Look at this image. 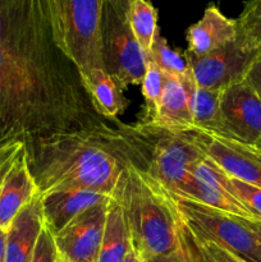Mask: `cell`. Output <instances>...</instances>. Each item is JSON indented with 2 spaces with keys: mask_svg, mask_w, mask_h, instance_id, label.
Masks as SVG:
<instances>
[{
  "mask_svg": "<svg viewBox=\"0 0 261 262\" xmlns=\"http://www.w3.org/2000/svg\"><path fill=\"white\" fill-rule=\"evenodd\" d=\"M5 246H7V230L0 229V262H5Z\"/></svg>",
  "mask_w": 261,
  "mask_h": 262,
  "instance_id": "obj_32",
  "label": "cell"
},
{
  "mask_svg": "<svg viewBox=\"0 0 261 262\" xmlns=\"http://www.w3.org/2000/svg\"><path fill=\"white\" fill-rule=\"evenodd\" d=\"M205 155L215 161L228 176L261 188V150L257 146L210 135L191 128Z\"/></svg>",
  "mask_w": 261,
  "mask_h": 262,
  "instance_id": "obj_11",
  "label": "cell"
},
{
  "mask_svg": "<svg viewBox=\"0 0 261 262\" xmlns=\"http://www.w3.org/2000/svg\"><path fill=\"white\" fill-rule=\"evenodd\" d=\"M228 186L235 197L257 217L261 223V188L253 187L242 181L228 176Z\"/></svg>",
  "mask_w": 261,
  "mask_h": 262,
  "instance_id": "obj_26",
  "label": "cell"
},
{
  "mask_svg": "<svg viewBox=\"0 0 261 262\" xmlns=\"http://www.w3.org/2000/svg\"><path fill=\"white\" fill-rule=\"evenodd\" d=\"M25 142L31 176L40 194L58 189H92L113 194L122 164L92 129L30 138Z\"/></svg>",
  "mask_w": 261,
  "mask_h": 262,
  "instance_id": "obj_2",
  "label": "cell"
},
{
  "mask_svg": "<svg viewBox=\"0 0 261 262\" xmlns=\"http://www.w3.org/2000/svg\"><path fill=\"white\" fill-rule=\"evenodd\" d=\"M37 194L40 192L31 176L23 143L0 187V229H9L18 212Z\"/></svg>",
  "mask_w": 261,
  "mask_h": 262,
  "instance_id": "obj_14",
  "label": "cell"
},
{
  "mask_svg": "<svg viewBox=\"0 0 261 262\" xmlns=\"http://www.w3.org/2000/svg\"><path fill=\"white\" fill-rule=\"evenodd\" d=\"M73 61L56 46L46 0L22 31L0 45V142L104 124Z\"/></svg>",
  "mask_w": 261,
  "mask_h": 262,
  "instance_id": "obj_1",
  "label": "cell"
},
{
  "mask_svg": "<svg viewBox=\"0 0 261 262\" xmlns=\"http://www.w3.org/2000/svg\"><path fill=\"white\" fill-rule=\"evenodd\" d=\"M130 28L146 56L150 55L158 27V9L150 0H130L128 10Z\"/></svg>",
  "mask_w": 261,
  "mask_h": 262,
  "instance_id": "obj_21",
  "label": "cell"
},
{
  "mask_svg": "<svg viewBox=\"0 0 261 262\" xmlns=\"http://www.w3.org/2000/svg\"><path fill=\"white\" fill-rule=\"evenodd\" d=\"M245 79L253 87V90L261 97V55L255 59L252 66L248 69Z\"/></svg>",
  "mask_w": 261,
  "mask_h": 262,
  "instance_id": "obj_30",
  "label": "cell"
},
{
  "mask_svg": "<svg viewBox=\"0 0 261 262\" xmlns=\"http://www.w3.org/2000/svg\"><path fill=\"white\" fill-rule=\"evenodd\" d=\"M257 147H258V148H260V150H261V142H260V143H258V145H257Z\"/></svg>",
  "mask_w": 261,
  "mask_h": 262,
  "instance_id": "obj_37",
  "label": "cell"
},
{
  "mask_svg": "<svg viewBox=\"0 0 261 262\" xmlns=\"http://www.w3.org/2000/svg\"><path fill=\"white\" fill-rule=\"evenodd\" d=\"M235 38V19L225 17L216 5L210 4L205 9L201 19L187 28V51L197 56L206 55Z\"/></svg>",
  "mask_w": 261,
  "mask_h": 262,
  "instance_id": "obj_16",
  "label": "cell"
},
{
  "mask_svg": "<svg viewBox=\"0 0 261 262\" xmlns=\"http://www.w3.org/2000/svg\"><path fill=\"white\" fill-rule=\"evenodd\" d=\"M183 56L197 87L223 91L243 81L258 55L235 38L206 55L197 56L186 50Z\"/></svg>",
  "mask_w": 261,
  "mask_h": 262,
  "instance_id": "obj_8",
  "label": "cell"
},
{
  "mask_svg": "<svg viewBox=\"0 0 261 262\" xmlns=\"http://www.w3.org/2000/svg\"><path fill=\"white\" fill-rule=\"evenodd\" d=\"M129 4L130 0H104L100 23L104 71L123 91L142 82L147 66V56L130 28Z\"/></svg>",
  "mask_w": 261,
  "mask_h": 262,
  "instance_id": "obj_6",
  "label": "cell"
},
{
  "mask_svg": "<svg viewBox=\"0 0 261 262\" xmlns=\"http://www.w3.org/2000/svg\"><path fill=\"white\" fill-rule=\"evenodd\" d=\"M141 84H142V95L145 99V113L141 122L146 123L155 117L165 84V74L155 63L147 61L145 76Z\"/></svg>",
  "mask_w": 261,
  "mask_h": 262,
  "instance_id": "obj_25",
  "label": "cell"
},
{
  "mask_svg": "<svg viewBox=\"0 0 261 262\" xmlns=\"http://www.w3.org/2000/svg\"><path fill=\"white\" fill-rule=\"evenodd\" d=\"M179 239H181V237H179ZM142 262H188V257H187L186 248H184L183 243L181 241L179 248L174 251V252L168 253V255L155 256V257L147 258V260Z\"/></svg>",
  "mask_w": 261,
  "mask_h": 262,
  "instance_id": "obj_31",
  "label": "cell"
},
{
  "mask_svg": "<svg viewBox=\"0 0 261 262\" xmlns=\"http://www.w3.org/2000/svg\"><path fill=\"white\" fill-rule=\"evenodd\" d=\"M107 205L100 204L84 210L66 228L54 235L60 257L73 262H96L100 252Z\"/></svg>",
  "mask_w": 261,
  "mask_h": 262,
  "instance_id": "obj_12",
  "label": "cell"
},
{
  "mask_svg": "<svg viewBox=\"0 0 261 262\" xmlns=\"http://www.w3.org/2000/svg\"><path fill=\"white\" fill-rule=\"evenodd\" d=\"M179 237H181L182 243H183L184 248H186L188 262H206L204 260V257H202L201 252H200L199 246H197L193 235L189 233V230L187 229L186 225L182 223V220H181V229H179Z\"/></svg>",
  "mask_w": 261,
  "mask_h": 262,
  "instance_id": "obj_29",
  "label": "cell"
},
{
  "mask_svg": "<svg viewBox=\"0 0 261 262\" xmlns=\"http://www.w3.org/2000/svg\"><path fill=\"white\" fill-rule=\"evenodd\" d=\"M196 243L199 246L202 257L206 262H245L235 255L230 253L229 251L219 247L212 242H207V241L199 242V241H196Z\"/></svg>",
  "mask_w": 261,
  "mask_h": 262,
  "instance_id": "obj_28",
  "label": "cell"
},
{
  "mask_svg": "<svg viewBox=\"0 0 261 262\" xmlns=\"http://www.w3.org/2000/svg\"><path fill=\"white\" fill-rule=\"evenodd\" d=\"M20 148H22V147H20ZM18 152H19V151H18ZM18 152H17V154H18ZM17 154H15V155L13 156V158L10 159V160L8 161V163L5 164L4 166H3V168H2V170H0V187H2V182H3V179H4L5 174H7V171H8V169H9V166L12 165L13 160H14V158H15V156H17Z\"/></svg>",
  "mask_w": 261,
  "mask_h": 262,
  "instance_id": "obj_34",
  "label": "cell"
},
{
  "mask_svg": "<svg viewBox=\"0 0 261 262\" xmlns=\"http://www.w3.org/2000/svg\"><path fill=\"white\" fill-rule=\"evenodd\" d=\"M189 79L191 72L182 79L165 74V84L156 114L150 122L146 123L169 129L182 130L192 128Z\"/></svg>",
  "mask_w": 261,
  "mask_h": 262,
  "instance_id": "obj_17",
  "label": "cell"
},
{
  "mask_svg": "<svg viewBox=\"0 0 261 262\" xmlns=\"http://www.w3.org/2000/svg\"><path fill=\"white\" fill-rule=\"evenodd\" d=\"M54 42L73 61L79 76L104 69L101 10L104 0H46Z\"/></svg>",
  "mask_w": 261,
  "mask_h": 262,
  "instance_id": "obj_5",
  "label": "cell"
},
{
  "mask_svg": "<svg viewBox=\"0 0 261 262\" xmlns=\"http://www.w3.org/2000/svg\"><path fill=\"white\" fill-rule=\"evenodd\" d=\"M248 227L253 230V233L256 234L258 241V246H260V250H261V223L258 222H247Z\"/></svg>",
  "mask_w": 261,
  "mask_h": 262,
  "instance_id": "obj_33",
  "label": "cell"
},
{
  "mask_svg": "<svg viewBox=\"0 0 261 262\" xmlns=\"http://www.w3.org/2000/svg\"><path fill=\"white\" fill-rule=\"evenodd\" d=\"M132 251L124 212L114 199L107 205L106 220L96 262H123Z\"/></svg>",
  "mask_w": 261,
  "mask_h": 262,
  "instance_id": "obj_20",
  "label": "cell"
},
{
  "mask_svg": "<svg viewBox=\"0 0 261 262\" xmlns=\"http://www.w3.org/2000/svg\"><path fill=\"white\" fill-rule=\"evenodd\" d=\"M237 40L248 50L261 55V0H247L235 19Z\"/></svg>",
  "mask_w": 261,
  "mask_h": 262,
  "instance_id": "obj_23",
  "label": "cell"
},
{
  "mask_svg": "<svg viewBox=\"0 0 261 262\" xmlns=\"http://www.w3.org/2000/svg\"><path fill=\"white\" fill-rule=\"evenodd\" d=\"M44 223L41 194H37L13 219L7 230L5 262H31Z\"/></svg>",
  "mask_w": 261,
  "mask_h": 262,
  "instance_id": "obj_15",
  "label": "cell"
},
{
  "mask_svg": "<svg viewBox=\"0 0 261 262\" xmlns=\"http://www.w3.org/2000/svg\"><path fill=\"white\" fill-rule=\"evenodd\" d=\"M220 110L225 138L251 146L261 142V97L246 79L223 91Z\"/></svg>",
  "mask_w": 261,
  "mask_h": 262,
  "instance_id": "obj_10",
  "label": "cell"
},
{
  "mask_svg": "<svg viewBox=\"0 0 261 262\" xmlns=\"http://www.w3.org/2000/svg\"><path fill=\"white\" fill-rule=\"evenodd\" d=\"M123 262H142V260H141L140 257H138L137 253L135 252V250L132 248V251H130L129 253H128V256L125 257V260Z\"/></svg>",
  "mask_w": 261,
  "mask_h": 262,
  "instance_id": "obj_35",
  "label": "cell"
},
{
  "mask_svg": "<svg viewBox=\"0 0 261 262\" xmlns=\"http://www.w3.org/2000/svg\"><path fill=\"white\" fill-rule=\"evenodd\" d=\"M36 4L37 0H0V45L26 27Z\"/></svg>",
  "mask_w": 261,
  "mask_h": 262,
  "instance_id": "obj_22",
  "label": "cell"
},
{
  "mask_svg": "<svg viewBox=\"0 0 261 262\" xmlns=\"http://www.w3.org/2000/svg\"><path fill=\"white\" fill-rule=\"evenodd\" d=\"M82 84L95 112L105 119H114L129 105L123 90L104 69H96L81 76Z\"/></svg>",
  "mask_w": 261,
  "mask_h": 262,
  "instance_id": "obj_18",
  "label": "cell"
},
{
  "mask_svg": "<svg viewBox=\"0 0 261 262\" xmlns=\"http://www.w3.org/2000/svg\"><path fill=\"white\" fill-rule=\"evenodd\" d=\"M58 251H56L54 235L48 228H44L38 238L35 253L31 262H56Z\"/></svg>",
  "mask_w": 261,
  "mask_h": 262,
  "instance_id": "obj_27",
  "label": "cell"
},
{
  "mask_svg": "<svg viewBox=\"0 0 261 262\" xmlns=\"http://www.w3.org/2000/svg\"><path fill=\"white\" fill-rule=\"evenodd\" d=\"M112 194L92 189H58L41 194L44 223L45 227L55 235L66 228L81 212L95 205L109 204Z\"/></svg>",
  "mask_w": 261,
  "mask_h": 262,
  "instance_id": "obj_13",
  "label": "cell"
},
{
  "mask_svg": "<svg viewBox=\"0 0 261 262\" xmlns=\"http://www.w3.org/2000/svg\"><path fill=\"white\" fill-rule=\"evenodd\" d=\"M227 178L228 174L212 159L205 156L194 166L191 177L177 197L199 202L248 222H258L257 217L233 194Z\"/></svg>",
  "mask_w": 261,
  "mask_h": 262,
  "instance_id": "obj_9",
  "label": "cell"
},
{
  "mask_svg": "<svg viewBox=\"0 0 261 262\" xmlns=\"http://www.w3.org/2000/svg\"><path fill=\"white\" fill-rule=\"evenodd\" d=\"M92 132L122 165L140 169L173 196H179L194 166L206 156L191 128L179 130L142 122L133 125L105 122Z\"/></svg>",
  "mask_w": 261,
  "mask_h": 262,
  "instance_id": "obj_3",
  "label": "cell"
},
{
  "mask_svg": "<svg viewBox=\"0 0 261 262\" xmlns=\"http://www.w3.org/2000/svg\"><path fill=\"white\" fill-rule=\"evenodd\" d=\"M113 199L124 212L132 248L142 261L181 245V217L173 194L132 165H122Z\"/></svg>",
  "mask_w": 261,
  "mask_h": 262,
  "instance_id": "obj_4",
  "label": "cell"
},
{
  "mask_svg": "<svg viewBox=\"0 0 261 262\" xmlns=\"http://www.w3.org/2000/svg\"><path fill=\"white\" fill-rule=\"evenodd\" d=\"M56 262H73V261H69V260H66V258L60 257V256L58 255V258H56Z\"/></svg>",
  "mask_w": 261,
  "mask_h": 262,
  "instance_id": "obj_36",
  "label": "cell"
},
{
  "mask_svg": "<svg viewBox=\"0 0 261 262\" xmlns=\"http://www.w3.org/2000/svg\"><path fill=\"white\" fill-rule=\"evenodd\" d=\"M223 91L197 87L191 76L189 99H191L192 128L210 135L225 137L222 110H220Z\"/></svg>",
  "mask_w": 261,
  "mask_h": 262,
  "instance_id": "obj_19",
  "label": "cell"
},
{
  "mask_svg": "<svg viewBox=\"0 0 261 262\" xmlns=\"http://www.w3.org/2000/svg\"><path fill=\"white\" fill-rule=\"evenodd\" d=\"M173 197L182 223L194 239L215 243L245 262H261L257 237L248 227V220L191 200Z\"/></svg>",
  "mask_w": 261,
  "mask_h": 262,
  "instance_id": "obj_7",
  "label": "cell"
},
{
  "mask_svg": "<svg viewBox=\"0 0 261 262\" xmlns=\"http://www.w3.org/2000/svg\"><path fill=\"white\" fill-rule=\"evenodd\" d=\"M147 61L155 63L166 76L182 79L189 74V69L184 60V56H182L168 45V41L161 36L160 30L156 32L155 38H154L153 48H151Z\"/></svg>",
  "mask_w": 261,
  "mask_h": 262,
  "instance_id": "obj_24",
  "label": "cell"
}]
</instances>
